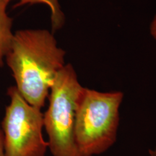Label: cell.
<instances>
[{"label":"cell","instance_id":"cell-1","mask_svg":"<svg viewBox=\"0 0 156 156\" xmlns=\"http://www.w3.org/2000/svg\"><path fill=\"white\" fill-rule=\"evenodd\" d=\"M65 55L50 31L25 29L15 33L6 62L15 87L31 106L44 108L56 75L65 66Z\"/></svg>","mask_w":156,"mask_h":156},{"label":"cell","instance_id":"cell-2","mask_svg":"<svg viewBox=\"0 0 156 156\" xmlns=\"http://www.w3.org/2000/svg\"><path fill=\"white\" fill-rule=\"evenodd\" d=\"M121 91L99 92L83 87L75 114V140L80 156H93L106 152L116 140Z\"/></svg>","mask_w":156,"mask_h":156},{"label":"cell","instance_id":"cell-3","mask_svg":"<svg viewBox=\"0 0 156 156\" xmlns=\"http://www.w3.org/2000/svg\"><path fill=\"white\" fill-rule=\"evenodd\" d=\"M83 87L71 64L58 72L51 87L44 127L53 156H80L75 140V124L77 101Z\"/></svg>","mask_w":156,"mask_h":156},{"label":"cell","instance_id":"cell-4","mask_svg":"<svg viewBox=\"0 0 156 156\" xmlns=\"http://www.w3.org/2000/svg\"><path fill=\"white\" fill-rule=\"evenodd\" d=\"M7 95L1 124L5 156H45L48 145L43 136L41 110L29 104L15 86L9 87Z\"/></svg>","mask_w":156,"mask_h":156},{"label":"cell","instance_id":"cell-5","mask_svg":"<svg viewBox=\"0 0 156 156\" xmlns=\"http://www.w3.org/2000/svg\"><path fill=\"white\" fill-rule=\"evenodd\" d=\"M9 0H0V68L4 65V58L10 50L14 34L12 18L7 14Z\"/></svg>","mask_w":156,"mask_h":156},{"label":"cell","instance_id":"cell-6","mask_svg":"<svg viewBox=\"0 0 156 156\" xmlns=\"http://www.w3.org/2000/svg\"><path fill=\"white\" fill-rule=\"evenodd\" d=\"M13 1V0H9ZM18 2L15 7L25 5H44L49 8L51 12V23L52 30L55 31L62 28L65 23V16L62 10L58 0H17Z\"/></svg>","mask_w":156,"mask_h":156},{"label":"cell","instance_id":"cell-7","mask_svg":"<svg viewBox=\"0 0 156 156\" xmlns=\"http://www.w3.org/2000/svg\"><path fill=\"white\" fill-rule=\"evenodd\" d=\"M150 30H151V34L152 36L153 37L155 40H156V15L152 20Z\"/></svg>","mask_w":156,"mask_h":156},{"label":"cell","instance_id":"cell-8","mask_svg":"<svg viewBox=\"0 0 156 156\" xmlns=\"http://www.w3.org/2000/svg\"><path fill=\"white\" fill-rule=\"evenodd\" d=\"M0 156H5V149H4L3 132L1 127V124H0Z\"/></svg>","mask_w":156,"mask_h":156},{"label":"cell","instance_id":"cell-9","mask_svg":"<svg viewBox=\"0 0 156 156\" xmlns=\"http://www.w3.org/2000/svg\"><path fill=\"white\" fill-rule=\"evenodd\" d=\"M149 154L150 156H156V147L154 150H150Z\"/></svg>","mask_w":156,"mask_h":156}]
</instances>
